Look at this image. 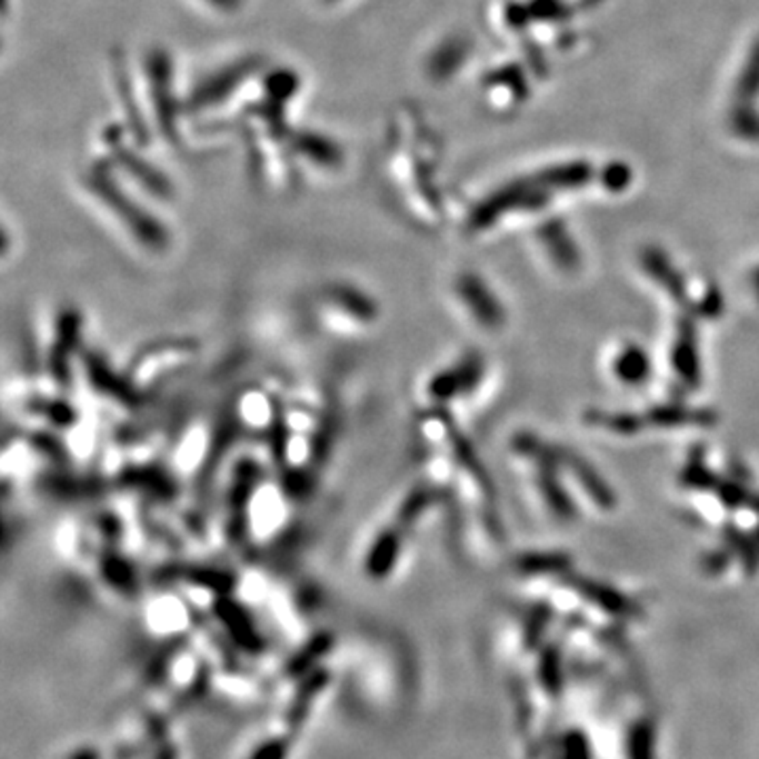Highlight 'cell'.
<instances>
[{"instance_id":"6da1fadb","label":"cell","mask_w":759,"mask_h":759,"mask_svg":"<svg viewBox=\"0 0 759 759\" xmlns=\"http://www.w3.org/2000/svg\"><path fill=\"white\" fill-rule=\"evenodd\" d=\"M312 319L329 336L359 338L380 323V307L370 293L344 283H333L314 293Z\"/></svg>"},{"instance_id":"7a4b0ae2","label":"cell","mask_w":759,"mask_h":759,"mask_svg":"<svg viewBox=\"0 0 759 759\" xmlns=\"http://www.w3.org/2000/svg\"><path fill=\"white\" fill-rule=\"evenodd\" d=\"M197 344L190 340H164L142 350L133 363L129 382L144 395L184 373L197 357Z\"/></svg>"}]
</instances>
